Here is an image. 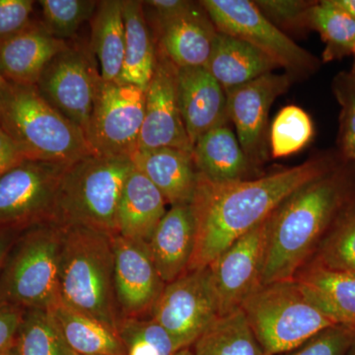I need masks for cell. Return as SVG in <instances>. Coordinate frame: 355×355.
<instances>
[{"instance_id": "cell-1", "label": "cell", "mask_w": 355, "mask_h": 355, "mask_svg": "<svg viewBox=\"0 0 355 355\" xmlns=\"http://www.w3.org/2000/svg\"><path fill=\"white\" fill-rule=\"evenodd\" d=\"M331 171L326 161H307L259 178L214 184L198 175L191 207L196 244L188 270L205 268L236 240L265 221L301 187Z\"/></svg>"}, {"instance_id": "cell-2", "label": "cell", "mask_w": 355, "mask_h": 355, "mask_svg": "<svg viewBox=\"0 0 355 355\" xmlns=\"http://www.w3.org/2000/svg\"><path fill=\"white\" fill-rule=\"evenodd\" d=\"M347 184L330 171L301 187L268 217L261 286L293 279L347 205Z\"/></svg>"}, {"instance_id": "cell-3", "label": "cell", "mask_w": 355, "mask_h": 355, "mask_svg": "<svg viewBox=\"0 0 355 355\" xmlns=\"http://www.w3.org/2000/svg\"><path fill=\"white\" fill-rule=\"evenodd\" d=\"M62 227L60 298L118 331L121 318L114 296L113 236L80 226Z\"/></svg>"}, {"instance_id": "cell-4", "label": "cell", "mask_w": 355, "mask_h": 355, "mask_svg": "<svg viewBox=\"0 0 355 355\" xmlns=\"http://www.w3.org/2000/svg\"><path fill=\"white\" fill-rule=\"evenodd\" d=\"M0 128L27 159L70 165L93 154L83 130L51 106L36 86L9 83L0 103Z\"/></svg>"}, {"instance_id": "cell-5", "label": "cell", "mask_w": 355, "mask_h": 355, "mask_svg": "<svg viewBox=\"0 0 355 355\" xmlns=\"http://www.w3.org/2000/svg\"><path fill=\"white\" fill-rule=\"evenodd\" d=\"M133 168L130 157L90 154L65 168L53 221L118 234L121 193Z\"/></svg>"}, {"instance_id": "cell-6", "label": "cell", "mask_w": 355, "mask_h": 355, "mask_svg": "<svg viewBox=\"0 0 355 355\" xmlns=\"http://www.w3.org/2000/svg\"><path fill=\"white\" fill-rule=\"evenodd\" d=\"M241 310L266 355L297 349L317 334L336 326L294 279L259 287Z\"/></svg>"}, {"instance_id": "cell-7", "label": "cell", "mask_w": 355, "mask_h": 355, "mask_svg": "<svg viewBox=\"0 0 355 355\" xmlns=\"http://www.w3.org/2000/svg\"><path fill=\"white\" fill-rule=\"evenodd\" d=\"M62 237L53 220L21 231L0 272V303L46 310L57 302Z\"/></svg>"}, {"instance_id": "cell-8", "label": "cell", "mask_w": 355, "mask_h": 355, "mask_svg": "<svg viewBox=\"0 0 355 355\" xmlns=\"http://www.w3.org/2000/svg\"><path fill=\"white\" fill-rule=\"evenodd\" d=\"M144 109L146 90L102 79L85 132L92 153L132 158L139 146Z\"/></svg>"}, {"instance_id": "cell-9", "label": "cell", "mask_w": 355, "mask_h": 355, "mask_svg": "<svg viewBox=\"0 0 355 355\" xmlns=\"http://www.w3.org/2000/svg\"><path fill=\"white\" fill-rule=\"evenodd\" d=\"M101 83L90 46L76 44L51 60L36 87L51 106L85 133Z\"/></svg>"}, {"instance_id": "cell-10", "label": "cell", "mask_w": 355, "mask_h": 355, "mask_svg": "<svg viewBox=\"0 0 355 355\" xmlns=\"http://www.w3.org/2000/svg\"><path fill=\"white\" fill-rule=\"evenodd\" d=\"M69 165L25 159L0 177V227L53 220L58 186Z\"/></svg>"}, {"instance_id": "cell-11", "label": "cell", "mask_w": 355, "mask_h": 355, "mask_svg": "<svg viewBox=\"0 0 355 355\" xmlns=\"http://www.w3.org/2000/svg\"><path fill=\"white\" fill-rule=\"evenodd\" d=\"M200 2L217 31L253 44L270 55L280 67L293 72H303L316 67L315 58L268 20L254 1L203 0Z\"/></svg>"}, {"instance_id": "cell-12", "label": "cell", "mask_w": 355, "mask_h": 355, "mask_svg": "<svg viewBox=\"0 0 355 355\" xmlns=\"http://www.w3.org/2000/svg\"><path fill=\"white\" fill-rule=\"evenodd\" d=\"M148 318L182 347H191L219 318L209 268L188 270L166 284Z\"/></svg>"}, {"instance_id": "cell-13", "label": "cell", "mask_w": 355, "mask_h": 355, "mask_svg": "<svg viewBox=\"0 0 355 355\" xmlns=\"http://www.w3.org/2000/svg\"><path fill=\"white\" fill-rule=\"evenodd\" d=\"M268 217L207 266L219 317L241 309L243 303L261 286Z\"/></svg>"}, {"instance_id": "cell-14", "label": "cell", "mask_w": 355, "mask_h": 355, "mask_svg": "<svg viewBox=\"0 0 355 355\" xmlns=\"http://www.w3.org/2000/svg\"><path fill=\"white\" fill-rule=\"evenodd\" d=\"M161 147L193 153L180 109L178 67L156 48V64L146 90L144 120L137 150Z\"/></svg>"}, {"instance_id": "cell-15", "label": "cell", "mask_w": 355, "mask_h": 355, "mask_svg": "<svg viewBox=\"0 0 355 355\" xmlns=\"http://www.w3.org/2000/svg\"><path fill=\"white\" fill-rule=\"evenodd\" d=\"M114 288L121 319L148 318L166 286L157 272L147 242L112 237Z\"/></svg>"}, {"instance_id": "cell-16", "label": "cell", "mask_w": 355, "mask_h": 355, "mask_svg": "<svg viewBox=\"0 0 355 355\" xmlns=\"http://www.w3.org/2000/svg\"><path fill=\"white\" fill-rule=\"evenodd\" d=\"M291 84L286 74L273 72L225 91L229 121L250 163L265 157L266 130L273 102Z\"/></svg>"}, {"instance_id": "cell-17", "label": "cell", "mask_w": 355, "mask_h": 355, "mask_svg": "<svg viewBox=\"0 0 355 355\" xmlns=\"http://www.w3.org/2000/svg\"><path fill=\"white\" fill-rule=\"evenodd\" d=\"M146 19L156 48L178 69L207 67L218 31L200 2L189 1L167 17Z\"/></svg>"}, {"instance_id": "cell-18", "label": "cell", "mask_w": 355, "mask_h": 355, "mask_svg": "<svg viewBox=\"0 0 355 355\" xmlns=\"http://www.w3.org/2000/svg\"><path fill=\"white\" fill-rule=\"evenodd\" d=\"M178 94L193 148L203 135L230 121L225 90L205 67L178 69Z\"/></svg>"}, {"instance_id": "cell-19", "label": "cell", "mask_w": 355, "mask_h": 355, "mask_svg": "<svg viewBox=\"0 0 355 355\" xmlns=\"http://www.w3.org/2000/svg\"><path fill=\"white\" fill-rule=\"evenodd\" d=\"M34 20L19 34L0 44V72L7 83L36 86L46 65L69 46Z\"/></svg>"}, {"instance_id": "cell-20", "label": "cell", "mask_w": 355, "mask_h": 355, "mask_svg": "<svg viewBox=\"0 0 355 355\" xmlns=\"http://www.w3.org/2000/svg\"><path fill=\"white\" fill-rule=\"evenodd\" d=\"M147 244L165 284L188 272L196 244V220L191 203L168 209Z\"/></svg>"}, {"instance_id": "cell-21", "label": "cell", "mask_w": 355, "mask_h": 355, "mask_svg": "<svg viewBox=\"0 0 355 355\" xmlns=\"http://www.w3.org/2000/svg\"><path fill=\"white\" fill-rule=\"evenodd\" d=\"M135 169L158 189L167 205H189L197 189L198 173L193 153L161 147L139 149L132 156Z\"/></svg>"}, {"instance_id": "cell-22", "label": "cell", "mask_w": 355, "mask_h": 355, "mask_svg": "<svg viewBox=\"0 0 355 355\" xmlns=\"http://www.w3.org/2000/svg\"><path fill=\"white\" fill-rule=\"evenodd\" d=\"M293 279L334 323L355 333V275L310 261Z\"/></svg>"}, {"instance_id": "cell-23", "label": "cell", "mask_w": 355, "mask_h": 355, "mask_svg": "<svg viewBox=\"0 0 355 355\" xmlns=\"http://www.w3.org/2000/svg\"><path fill=\"white\" fill-rule=\"evenodd\" d=\"M279 67L270 55L253 44L218 32L205 69L227 91Z\"/></svg>"}, {"instance_id": "cell-24", "label": "cell", "mask_w": 355, "mask_h": 355, "mask_svg": "<svg viewBox=\"0 0 355 355\" xmlns=\"http://www.w3.org/2000/svg\"><path fill=\"white\" fill-rule=\"evenodd\" d=\"M166 205L158 189L133 166L121 196L116 235L148 242L167 211Z\"/></svg>"}, {"instance_id": "cell-25", "label": "cell", "mask_w": 355, "mask_h": 355, "mask_svg": "<svg viewBox=\"0 0 355 355\" xmlns=\"http://www.w3.org/2000/svg\"><path fill=\"white\" fill-rule=\"evenodd\" d=\"M193 158L198 175L214 184L247 180L252 166L229 123L203 135L193 146Z\"/></svg>"}, {"instance_id": "cell-26", "label": "cell", "mask_w": 355, "mask_h": 355, "mask_svg": "<svg viewBox=\"0 0 355 355\" xmlns=\"http://www.w3.org/2000/svg\"><path fill=\"white\" fill-rule=\"evenodd\" d=\"M48 311L65 345L78 355H125L118 331L58 299Z\"/></svg>"}, {"instance_id": "cell-27", "label": "cell", "mask_w": 355, "mask_h": 355, "mask_svg": "<svg viewBox=\"0 0 355 355\" xmlns=\"http://www.w3.org/2000/svg\"><path fill=\"white\" fill-rule=\"evenodd\" d=\"M125 55L118 83L146 90L156 64V43L147 22L144 3L123 0Z\"/></svg>"}, {"instance_id": "cell-28", "label": "cell", "mask_w": 355, "mask_h": 355, "mask_svg": "<svg viewBox=\"0 0 355 355\" xmlns=\"http://www.w3.org/2000/svg\"><path fill=\"white\" fill-rule=\"evenodd\" d=\"M125 44L123 0L99 1L92 18L90 48L99 62L103 80L114 83L120 78Z\"/></svg>"}, {"instance_id": "cell-29", "label": "cell", "mask_w": 355, "mask_h": 355, "mask_svg": "<svg viewBox=\"0 0 355 355\" xmlns=\"http://www.w3.org/2000/svg\"><path fill=\"white\" fill-rule=\"evenodd\" d=\"M191 349L193 355H266L241 309L219 317Z\"/></svg>"}, {"instance_id": "cell-30", "label": "cell", "mask_w": 355, "mask_h": 355, "mask_svg": "<svg viewBox=\"0 0 355 355\" xmlns=\"http://www.w3.org/2000/svg\"><path fill=\"white\" fill-rule=\"evenodd\" d=\"M306 21L320 33L327 44L326 60H334L354 53L355 19L336 6L333 0L313 3Z\"/></svg>"}, {"instance_id": "cell-31", "label": "cell", "mask_w": 355, "mask_h": 355, "mask_svg": "<svg viewBox=\"0 0 355 355\" xmlns=\"http://www.w3.org/2000/svg\"><path fill=\"white\" fill-rule=\"evenodd\" d=\"M312 261L336 272L355 275V202L336 217Z\"/></svg>"}, {"instance_id": "cell-32", "label": "cell", "mask_w": 355, "mask_h": 355, "mask_svg": "<svg viewBox=\"0 0 355 355\" xmlns=\"http://www.w3.org/2000/svg\"><path fill=\"white\" fill-rule=\"evenodd\" d=\"M118 331L125 355H175L184 349L150 318H123Z\"/></svg>"}, {"instance_id": "cell-33", "label": "cell", "mask_w": 355, "mask_h": 355, "mask_svg": "<svg viewBox=\"0 0 355 355\" xmlns=\"http://www.w3.org/2000/svg\"><path fill=\"white\" fill-rule=\"evenodd\" d=\"M18 355H67L69 347L48 311L25 309L15 340Z\"/></svg>"}, {"instance_id": "cell-34", "label": "cell", "mask_w": 355, "mask_h": 355, "mask_svg": "<svg viewBox=\"0 0 355 355\" xmlns=\"http://www.w3.org/2000/svg\"><path fill=\"white\" fill-rule=\"evenodd\" d=\"M314 133L309 114L297 106L280 110L270 127V141L273 158H282L304 148Z\"/></svg>"}, {"instance_id": "cell-35", "label": "cell", "mask_w": 355, "mask_h": 355, "mask_svg": "<svg viewBox=\"0 0 355 355\" xmlns=\"http://www.w3.org/2000/svg\"><path fill=\"white\" fill-rule=\"evenodd\" d=\"M98 3L93 0H41L42 23L53 36L67 41L92 20Z\"/></svg>"}, {"instance_id": "cell-36", "label": "cell", "mask_w": 355, "mask_h": 355, "mask_svg": "<svg viewBox=\"0 0 355 355\" xmlns=\"http://www.w3.org/2000/svg\"><path fill=\"white\" fill-rule=\"evenodd\" d=\"M354 340V331L336 324L317 334L297 349L277 355H347Z\"/></svg>"}, {"instance_id": "cell-37", "label": "cell", "mask_w": 355, "mask_h": 355, "mask_svg": "<svg viewBox=\"0 0 355 355\" xmlns=\"http://www.w3.org/2000/svg\"><path fill=\"white\" fill-rule=\"evenodd\" d=\"M336 93L343 106L340 142L343 153L355 162V73L343 74L336 83Z\"/></svg>"}, {"instance_id": "cell-38", "label": "cell", "mask_w": 355, "mask_h": 355, "mask_svg": "<svg viewBox=\"0 0 355 355\" xmlns=\"http://www.w3.org/2000/svg\"><path fill=\"white\" fill-rule=\"evenodd\" d=\"M35 3L31 0H0V44L32 24Z\"/></svg>"}, {"instance_id": "cell-39", "label": "cell", "mask_w": 355, "mask_h": 355, "mask_svg": "<svg viewBox=\"0 0 355 355\" xmlns=\"http://www.w3.org/2000/svg\"><path fill=\"white\" fill-rule=\"evenodd\" d=\"M263 15L273 24H293L300 20H306L310 2L299 0H258L254 1Z\"/></svg>"}, {"instance_id": "cell-40", "label": "cell", "mask_w": 355, "mask_h": 355, "mask_svg": "<svg viewBox=\"0 0 355 355\" xmlns=\"http://www.w3.org/2000/svg\"><path fill=\"white\" fill-rule=\"evenodd\" d=\"M25 309L0 303V352L14 345Z\"/></svg>"}, {"instance_id": "cell-41", "label": "cell", "mask_w": 355, "mask_h": 355, "mask_svg": "<svg viewBox=\"0 0 355 355\" xmlns=\"http://www.w3.org/2000/svg\"><path fill=\"white\" fill-rule=\"evenodd\" d=\"M27 159L15 142L0 128V177Z\"/></svg>"}, {"instance_id": "cell-42", "label": "cell", "mask_w": 355, "mask_h": 355, "mask_svg": "<svg viewBox=\"0 0 355 355\" xmlns=\"http://www.w3.org/2000/svg\"><path fill=\"white\" fill-rule=\"evenodd\" d=\"M22 230L20 228L0 227V272L9 250Z\"/></svg>"}, {"instance_id": "cell-43", "label": "cell", "mask_w": 355, "mask_h": 355, "mask_svg": "<svg viewBox=\"0 0 355 355\" xmlns=\"http://www.w3.org/2000/svg\"><path fill=\"white\" fill-rule=\"evenodd\" d=\"M333 2L355 19V0H333Z\"/></svg>"}, {"instance_id": "cell-44", "label": "cell", "mask_w": 355, "mask_h": 355, "mask_svg": "<svg viewBox=\"0 0 355 355\" xmlns=\"http://www.w3.org/2000/svg\"><path fill=\"white\" fill-rule=\"evenodd\" d=\"M9 83H7L4 77L2 76L1 72H0V103H1L2 98H3L4 93H6V89L8 88Z\"/></svg>"}, {"instance_id": "cell-45", "label": "cell", "mask_w": 355, "mask_h": 355, "mask_svg": "<svg viewBox=\"0 0 355 355\" xmlns=\"http://www.w3.org/2000/svg\"><path fill=\"white\" fill-rule=\"evenodd\" d=\"M0 355H18L17 349H16L15 343L14 345H11L10 347L3 350V352H0Z\"/></svg>"}, {"instance_id": "cell-46", "label": "cell", "mask_w": 355, "mask_h": 355, "mask_svg": "<svg viewBox=\"0 0 355 355\" xmlns=\"http://www.w3.org/2000/svg\"><path fill=\"white\" fill-rule=\"evenodd\" d=\"M175 355H193V349H191V347H184V349L179 350Z\"/></svg>"}, {"instance_id": "cell-47", "label": "cell", "mask_w": 355, "mask_h": 355, "mask_svg": "<svg viewBox=\"0 0 355 355\" xmlns=\"http://www.w3.org/2000/svg\"><path fill=\"white\" fill-rule=\"evenodd\" d=\"M347 355H355V340L354 343H352V347H350L349 352H347Z\"/></svg>"}, {"instance_id": "cell-48", "label": "cell", "mask_w": 355, "mask_h": 355, "mask_svg": "<svg viewBox=\"0 0 355 355\" xmlns=\"http://www.w3.org/2000/svg\"><path fill=\"white\" fill-rule=\"evenodd\" d=\"M67 355H78V354H74V352H72L71 350H69V354H67Z\"/></svg>"}, {"instance_id": "cell-49", "label": "cell", "mask_w": 355, "mask_h": 355, "mask_svg": "<svg viewBox=\"0 0 355 355\" xmlns=\"http://www.w3.org/2000/svg\"><path fill=\"white\" fill-rule=\"evenodd\" d=\"M354 53V57H355V48H354V53ZM352 72H354V73H355V62H354V69H352Z\"/></svg>"}]
</instances>
